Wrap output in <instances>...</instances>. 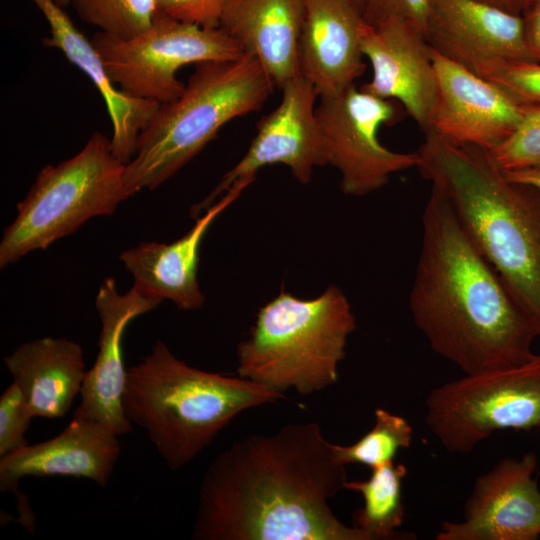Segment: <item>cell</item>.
Wrapping results in <instances>:
<instances>
[{"label": "cell", "mask_w": 540, "mask_h": 540, "mask_svg": "<svg viewBox=\"0 0 540 540\" xmlns=\"http://www.w3.org/2000/svg\"><path fill=\"white\" fill-rule=\"evenodd\" d=\"M425 406L427 427L451 453H469L500 430H540V355L441 384Z\"/></svg>", "instance_id": "cell-8"}, {"label": "cell", "mask_w": 540, "mask_h": 540, "mask_svg": "<svg viewBox=\"0 0 540 540\" xmlns=\"http://www.w3.org/2000/svg\"><path fill=\"white\" fill-rule=\"evenodd\" d=\"M365 25L351 0H304L298 68L318 97L341 93L364 73L361 34Z\"/></svg>", "instance_id": "cell-18"}, {"label": "cell", "mask_w": 540, "mask_h": 540, "mask_svg": "<svg viewBox=\"0 0 540 540\" xmlns=\"http://www.w3.org/2000/svg\"><path fill=\"white\" fill-rule=\"evenodd\" d=\"M438 100L432 128L443 138L491 151L522 119L521 106L489 80L432 50Z\"/></svg>", "instance_id": "cell-16"}, {"label": "cell", "mask_w": 540, "mask_h": 540, "mask_svg": "<svg viewBox=\"0 0 540 540\" xmlns=\"http://www.w3.org/2000/svg\"><path fill=\"white\" fill-rule=\"evenodd\" d=\"M31 1L50 27V35L42 40L43 45L59 49L90 78L102 95L112 122V151L126 165L136 151L140 133L161 104L132 97L116 88L91 40L76 28L63 7L54 0Z\"/></svg>", "instance_id": "cell-20"}, {"label": "cell", "mask_w": 540, "mask_h": 540, "mask_svg": "<svg viewBox=\"0 0 540 540\" xmlns=\"http://www.w3.org/2000/svg\"><path fill=\"white\" fill-rule=\"evenodd\" d=\"M361 50L372 67V78L360 89L398 101L426 133L431 130L438 100L436 69L424 32L410 21L391 18L365 25Z\"/></svg>", "instance_id": "cell-14"}, {"label": "cell", "mask_w": 540, "mask_h": 540, "mask_svg": "<svg viewBox=\"0 0 540 540\" xmlns=\"http://www.w3.org/2000/svg\"><path fill=\"white\" fill-rule=\"evenodd\" d=\"M90 40L120 90L159 104L183 93L185 84L177 78L181 67L234 60L245 53L221 28L181 22L159 9L152 25L133 38L97 32Z\"/></svg>", "instance_id": "cell-9"}, {"label": "cell", "mask_w": 540, "mask_h": 540, "mask_svg": "<svg viewBox=\"0 0 540 540\" xmlns=\"http://www.w3.org/2000/svg\"><path fill=\"white\" fill-rule=\"evenodd\" d=\"M503 172L511 181L528 184L540 190V168H526Z\"/></svg>", "instance_id": "cell-32"}, {"label": "cell", "mask_w": 540, "mask_h": 540, "mask_svg": "<svg viewBox=\"0 0 540 540\" xmlns=\"http://www.w3.org/2000/svg\"><path fill=\"white\" fill-rule=\"evenodd\" d=\"M521 16L527 50L534 61L540 62V0L529 5Z\"/></svg>", "instance_id": "cell-31"}, {"label": "cell", "mask_w": 540, "mask_h": 540, "mask_svg": "<svg viewBox=\"0 0 540 540\" xmlns=\"http://www.w3.org/2000/svg\"><path fill=\"white\" fill-rule=\"evenodd\" d=\"M355 328L351 305L337 286L313 299L282 289L259 309L249 338L238 344L237 373L282 393L323 390L337 382Z\"/></svg>", "instance_id": "cell-6"}, {"label": "cell", "mask_w": 540, "mask_h": 540, "mask_svg": "<svg viewBox=\"0 0 540 540\" xmlns=\"http://www.w3.org/2000/svg\"><path fill=\"white\" fill-rule=\"evenodd\" d=\"M407 468L403 463L390 461L371 469L366 480L346 481L344 489L362 495L364 505L353 513V526L370 540H409L413 533L400 532L405 517L402 483Z\"/></svg>", "instance_id": "cell-23"}, {"label": "cell", "mask_w": 540, "mask_h": 540, "mask_svg": "<svg viewBox=\"0 0 540 540\" xmlns=\"http://www.w3.org/2000/svg\"><path fill=\"white\" fill-rule=\"evenodd\" d=\"M79 18L116 38L146 31L158 10L157 0H71Z\"/></svg>", "instance_id": "cell-25"}, {"label": "cell", "mask_w": 540, "mask_h": 540, "mask_svg": "<svg viewBox=\"0 0 540 540\" xmlns=\"http://www.w3.org/2000/svg\"><path fill=\"white\" fill-rule=\"evenodd\" d=\"M3 362L33 417H64L87 372L82 347L64 337L26 342Z\"/></svg>", "instance_id": "cell-22"}, {"label": "cell", "mask_w": 540, "mask_h": 540, "mask_svg": "<svg viewBox=\"0 0 540 540\" xmlns=\"http://www.w3.org/2000/svg\"><path fill=\"white\" fill-rule=\"evenodd\" d=\"M351 1H352L353 3H355V4L359 7V9H360V7H361V0H351ZM360 11H361V10H360Z\"/></svg>", "instance_id": "cell-36"}, {"label": "cell", "mask_w": 540, "mask_h": 540, "mask_svg": "<svg viewBox=\"0 0 540 540\" xmlns=\"http://www.w3.org/2000/svg\"><path fill=\"white\" fill-rule=\"evenodd\" d=\"M538 456L506 457L480 475L465 501L463 519L445 521L436 540L540 539Z\"/></svg>", "instance_id": "cell-12"}, {"label": "cell", "mask_w": 540, "mask_h": 540, "mask_svg": "<svg viewBox=\"0 0 540 540\" xmlns=\"http://www.w3.org/2000/svg\"><path fill=\"white\" fill-rule=\"evenodd\" d=\"M374 415L373 427L355 443L334 444L335 454L343 464H360L372 469L394 461L400 450L410 447L413 429L405 418L383 408H377Z\"/></svg>", "instance_id": "cell-24"}, {"label": "cell", "mask_w": 540, "mask_h": 540, "mask_svg": "<svg viewBox=\"0 0 540 540\" xmlns=\"http://www.w3.org/2000/svg\"><path fill=\"white\" fill-rule=\"evenodd\" d=\"M346 481V465L318 423L247 436L206 469L192 538L370 540L329 506Z\"/></svg>", "instance_id": "cell-1"}, {"label": "cell", "mask_w": 540, "mask_h": 540, "mask_svg": "<svg viewBox=\"0 0 540 540\" xmlns=\"http://www.w3.org/2000/svg\"><path fill=\"white\" fill-rule=\"evenodd\" d=\"M58 5L61 7H65L69 4H71V0H54Z\"/></svg>", "instance_id": "cell-35"}, {"label": "cell", "mask_w": 540, "mask_h": 540, "mask_svg": "<svg viewBox=\"0 0 540 540\" xmlns=\"http://www.w3.org/2000/svg\"><path fill=\"white\" fill-rule=\"evenodd\" d=\"M417 152L422 177L446 197L540 331V190L509 180L488 150L434 131Z\"/></svg>", "instance_id": "cell-3"}, {"label": "cell", "mask_w": 540, "mask_h": 540, "mask_svg": "<svg viewBox=\"0 0 540 540\" xmlns=\"http://www.w3.org/2000/svg\"><path fill=\"white\" fill-rule=\"evenodd\" d=\"M319 99L315 114L326 165L339 171L345 194L364 196L387 184L390 175L418 167L417 151L395 152L378 139L379 129L401 116L395 100L377 97L355 85Z\"/></svg>", "instance_id": "cell-10"}, {"label": "cell", "mask_w": 540, "mask_h": 540, "mask_svg": "<svg viewBox=\"0 0 540 540\" xmlns=\"http://www.w3.org/2000/svg\"><path fill=\"white\" fill-rule=\"evenodd\" d=\"M255 180L254 176L236 181L204 214L196 217L192 228L176 241L166 244L140 242L119 255L134 278L133 286L147 297L172 301L180 310L202 307L205 297L198 283L201 242L215 219Z\"/></svg>", "instance_id": "cell-17"}, {"label": "cell", "mask_w": 540, "mask_h": 540, "mask_svg": "<svg viewBox=\"0 0 540 540\" xmlns=\"http://www.w3.org/2000/svg\"><path fill=\"white\" fill-rule=\"evenodd\" d=\"M425 38L432 50L482 77L506 61H534L523 19L479 0H428Z\"/></svg>", "instance_id": "cell-13"}, {"label": "cell", "mask_w": 540, "mask_h": 540, "mask_svg": "<svg viewBox=\"0 0 540 540\" xmlns=\"http://www.w3.org/2000/svg\"><path fill=\"white\" fill-rule=\"evenodd\" d=\"M521 113L514 132L489 151L503 171L540 168V107L521 106Z\"/></svg>", "instance_id": "cell-26"}, {"label": "cell", "mask_w": 540, "mask_h": 540, "mask_svg": "<svg viewBox=\"0 0 540 540\" xmlns=\"http://www.w3.org/2000/svg\"><path fill=\"white\" fill-rule=\"evenodd\" d=\"M304 0H228L219 28L264 67L275 86L300 75Z\"/></svg>", "instance_id": "cell-21"}, {"label": "cell", "mask_w": 540, "mask_h": 540, "mask_svg": "<svg viewBox=\"0 0 540 540\" xmlns=\"http://www.w3.org/2000/svg\"><path fill=\"white\" fill-rule=\"evenodd\" d=\"M125 164L112 151L111 140L95 132L74 156L43 167L17 215L4 229L0 267L77 231L89 219L112 215L128 197Z\"/></svg>", "instance_id": "cell-7"}, {"label": "cell", "mask_w": 540, "mask_h": 540, "mask_svg": "<svg viewBox=\"0 0 540 540\" xmlns=\"http://www.w3.org/2000/svg\"><path fill=\"white\" fill-rule=\"evenodd\" d=\"M284 399V393L239 375L192 367L157 341L141 362L127 368L122 407L176 471L241 412Z\"/></svg>", "instance_id": "cell-4"}, {"label": "cell", "mask_w": 540, "mask_h": 540, "mask_svg": "<svg viewBox=\"0 0 540 540\" xmlns=\"http://www.w3.org/2000/svg\"><path fill=\"white\" fill-rule=\"evenodd\" d=\"M228 0H157L158 9L181 22L218 28Z\"/></svg>", "instance_id": "cell-30"}, {"label": "cell", "mask_w": 540, "mask_h": 540, "mask_svg": "<svg viewBox=\"0 0 540 540\" xmlns=\"http://www.w3.org/2000/svg\"><path fill=\"white\" fill-rule=\"evenodd\" d=\"M274 83L251 54L196 64L183 93L161 104L125 165L128 197L154 190L190 162L231 120L259 110Z\"/></svg>", "instance_id": "cell-5"}, {"label": "cell", "mask_w": 540, "mask_h": 540, "mask_svg": "<svg viewBox=\"0 0 540 540\" xmlns=\"http://www.w3.org/2000/svg\"><path fill=\"white\" fill-rule=\"evenodd\" d=\"M427 2L428 0H361L360 10L364 21L370 26H376L391 18H402L424 32Z\"/></svg>", "instance_id": "cell-29"}, {"label": "cell", "mask_w": 540, "mask_h": 540, "mask_svg": "<svg viewBox=\"0 0 540 540\" xmlns=\"http://www.w3.org/2000/svg\"><path fill=\"white\" fill-rule=\"evenodd\" d=\"M422 230L410 311L431 349L464 374L531 360L537 325L434 187Z\"/></svg>", "instance_id": "cell-2"}, {"label": "cell", "mask_w": 540, "mask_h": 540, "mask_svg": "<svg viewBox=\"0 0 540 540\" xmlns=\"http://www.w3.org/2000/svg\"><path fill=\"white\" fill-rule=\"evenodd\" d=\"M535 1L538 0H514V3L516 5L518 13L522 14V12Z\"/></svg>", "instance_id": "cell-34"}, {"label": "cell", "mask_w": 540, "mask_h": 540, "mask_svg": "<svg viewBox=\"0 0 540 540\" xmlns=\"http://www.w3.org/2000/svg\"><path fill=\"white\" fill-rule=\"evenodd\" d=\"M160 303L134 286L120 293L113 277L103 281L95 299L101 323L99 351L93 366L86 372L81 401L73 416L95 422L118 437L133 430L122 407L127 374L122 339L133 319L154 310Z\"/></svg>", "instance_id": "cell-15"}, {"label": "cell", "mask_w": 540, "mask_h": 540, "mask_svg": "<svg viewBox=\"0 0 540 540\" xmlns=\"http://www.w3.org/2000/svg\"><path fill=\"white\" fill-rule=\"evenodd\" d=\"M121 452L118 436L73 416L57 436L0 457V490L16 492L27 476L87 478L105 487Z\"/></svg>", "instance_id": "cell-19"}, {"label": "cell", "mask_w": 540, "mask_h": 540, "mask_svg": "<svg viewBox=\"0 0 540 540\" xmlns=\"http://www.w3.org/2000/svg\"><path fill=\"white\" fill-rule=\"evenodd\" d=\"M32 418L20 388L12 382L0 397V457L29 445L25 433Z\"/></svg>", "instance_id": "cell-28"}, {"label": "cell", "mask_w": 540, "mask_h": 540, "mask_svg": "<svg viewBox=\"0 0 540 540\" xmlns=\"http://www.w3.org/2000/svg\"><path fill=\"white\" fill-rule=\"evenodd\" d=\"M482 77L496 85L517 105L540 107V62H501Z\"/></svg>", "instance_id": "cell-27"}, {"label": "cell", "mask_w": 540, "mask_h": 540, "mask_svg": "<svg viewBox=\"0 0 540 540\" xmlns=\"http://www.w3.org/2000/svg\"><path fill=\"white\" fill-rule=\"evenodd\" d=\"M281 89L279 105L258 121L257 133L245 155L205 199L192 207V217H198L236 181L256 177L265 166L283 164L300 183L306 184L311 181L315 166L326 165L315 114L316 90L301 75L287 81Z\"/></svg>", "instance_id": "cell-11"}, {"label": "cell", "mask_w": 540, "mask_h": 540, "mask_svg": "<svg viewBox=\"0 0 540 540\" xmlns=\"http://www.w3.org/2000/svg\"><path fill=\"white\" fill-rule=\"evenodd\" d=\"M479 1L498 7L500 9H503L505 11H508L514 14H519L517 11L516 5L514 3V0H479Z\"/></svg>", "instance_id": "cell-33"}]
</instances>
